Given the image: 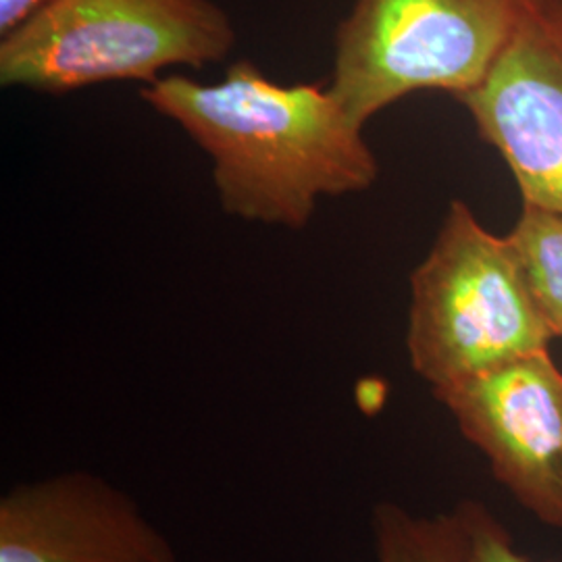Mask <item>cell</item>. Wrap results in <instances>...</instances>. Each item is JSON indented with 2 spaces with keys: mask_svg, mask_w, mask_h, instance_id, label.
I'll return each instance as SVG.
<instances>
[{
  "mask_svg": "<svg viewBox=\"0 0 562 562\" xmlns=\"http://www.w3.org/2000/svg\"><path fill=\"white\" fill-rule=\"evenodd\" d=\"M506 238L554 338H562V213L522 204L521 217Z\"/></svg>",
  "mask_w": 562,
  "mask_h": 562,
  "instance_id": "ba28073f",
  "label": "cell"
},
{
  "mask_svg": "<svg viewBox=\"0 0 562 562\" xmlns=\"http://www.w3.org/2000/svg\"><path fill=\"white\" fill-rule=\"evenodd\" d=\"M459 529L457 562H540L521 554L504 522L475 498H462L452 508Z\"/></svg>",
  "mask_w": 562,
  "mask_h": 562,
  "instance_id": "30bf717a",
  "label": "cell"
},
{
  "mask_svg": "<svg viewBox=\"0 0 562 562\" xmlns=\"http://www.w3.org/2000/svg\"><path fill=\"white\" fill-rule=\"evenodd\" d=\"M236 27L213 0H44L0 41V83L69 94L161 80L229 57Z\"/></svg>",
  "mask_w": 562,
  "mask_h": 562,
  "instance_id": "7a4b0ae2",
  "label": "cell"
},
{
  "mask_svg": "<svg viewBox=\"0 0 562 562\" xmlns=\"http://www.w3.org/2000/svg\"><path fill=\"white\" fill-rule=\"evenodd\" d=\"M521 190L562 213V0H525L485 80L457 97Z\"/></svg>",
  "mask_w": 562,
  "mask_h": 562,
  "instance_id": "8992f818",
  "label": "cell"
},
{
  "mask_svg": "<svg viewBox=\"0 0 562 562\" xmlns=\"http://www.w3.org/2000/svg\"><path fill=\"white\" fill-rule=\"evenodd\" d=\"M44 0H0V34L13 30L20 21L34 13Z\"/></svg>",
  "mask_w": 562,
  "mask_h": 562,
  "instance_id": "8fae6325",
  "label": "cell"
},
{
  "mask_svg": "<svg viewBox=\"0 0 562 562\" xmlns=\"http://www.w3.org/2000/svg\"><path fill=\"white\" fill-rule=\"evenodd\" d=\"M496 482L562 531V371L550 350L434 390Z\"/></svg>",
  "mask_w": 562,
  "mask_h": 562,
  "instance_id": "5b68a950",
  "label": "cell"
},
{
  "mask_svg": "<svg viewBox=\"0 0 562 562\" xmlns=\"http://www.w3.org/2000/svg\"><path fill=\"white\" fill-rule=\"evenodd\" d=\"M525 0H355L340 21L329 88L364 125L422 90L461 97L480 86Z\"/></svg>",
  "mask_w": 562,
  "mask_h": 562,
  "instance_id": "277c9868",
  "label": "cell"
},
{
  "mask_svg": "<svg viewBox=\"0 0 562 562\" xmlns=\"http://www.w3.org/2000/svg\"><path fill=\"white\" fill-rule=\"evenodd\" d=\"M0 562H180L138 503L92 471L20 483L0 498Z\"/></svg>",
  "mask_w": 562,
  "mask_h": 562,
  "instance_id": "52a82bcc",
  "label": "cell"
},
{
  "mask_svg": "<svg viewBox=\"0 0 562 562\" xmlns=\"http://www.w3.org/2000/svg\"><path fill=\"white\" fill-rule=\"evenodd\" d=\"M142 101L213 161L222 209L244 222L306 227L322 199L364 192L380 162L329 86L269 80L250 60L217 83L167 76Z\"/></svg>",
  "mask_w": 562,
  "mask_h": 562,
  "instance_id": "6da1fadb",
  "label": "cell"
},
{
  "mask_svg": "<svg viewBox=\"0 0 562 562\" xmlns=\"http://www.w3.org/2000/svg\"><path fill=\"white\" fill-rule=\"evenodd\" d=\"M378 562H457L459 529L452 510L436 517L415 515L396 503H380L371 513Z\"/></svg>",
  "mask_w": 562,
  "mask_h": 562,
  "instance_id": "9c48e42d",
  "label": "cell"
},
{
  "mask_svg": "<svg viewBox=\"0 0 562 562\" xmlns=\"http://www.w3.org/2000/svg\"><path fill=\"white\" fill-rule=\"evenodd\" d=\"M554 340L508 238L450 204L429 255L411 276L406 350L431 392L540 352Z\"/></svg>",
  "mask_w": 562,
  "mask_h": 562,
  "instance_id": "3957f363",
  "label": "cell"
}]
</instances>
